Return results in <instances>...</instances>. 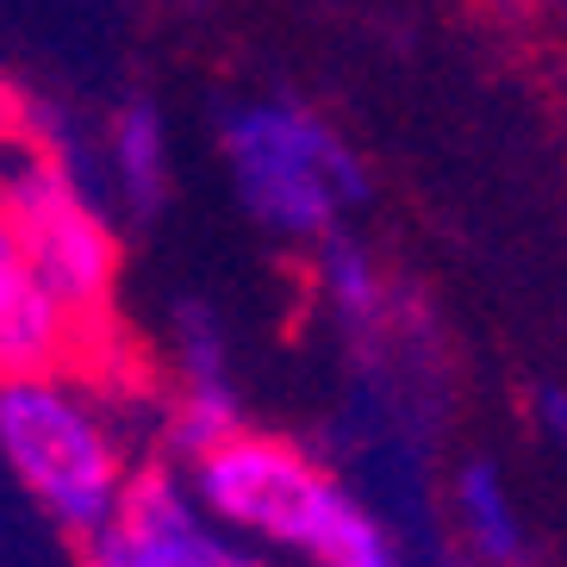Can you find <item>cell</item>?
Wrapping results in <instances>:
<instances>
[{"instance_id": "cell-9", "label": "cell", "mask_w": 567, "mask_h": 567, "mask_svg": "<svg viewBox=\"0 0 567 567\" xmlns=\"http://www.w3.org/2000/svg\"><path fill=\"white\" fill-rule=\"evenodd\" d=\"M318 275H324V300H331L337 318H343V331H355V337H381L386 331L393 300H386V281H381V268L368 262V250H355L350 237H324Z\"/></svg>"}, {"instance_id": "cell-3", "label": "cell", "mask_w": 567, "mask_h": 567, "mask_svg": "<svg viewBox=\"0 0 567 567\" xmlns=\"http://www.w3.org/2000/svg\"><path fill=\"white\" fill-rule=\"evenodd\" d=\"M218 144L231 156L237 200L275 237L324 244L337 237V213L368 200V175L355 151L293 101L231 106L218 125Z\"/></svg>"}, {"instance_id": "cell-10", "label": "cell", "mask_w": 567, "mask_h": 567, "mask_svg": "<svg viewBox=\"0 0 567 567\" xmlns=\"http://www.w3.org/2000/svg\"><path fill=\"white\" fill-rule=\"evenodd\" d=\"M237 431H244V405H237L231 374H218V381H182V393L168 405V450L182 455L187 467Z\"/></svg>"}, {"instance_id": "cell-1", "label": "cell", "mask_w": 567, "mask_h": 567, "mask_svg": "<svg viewBox=\"0 0 567 567\" xmlns=\"http://www.w3.org/2000/svg\"><path fill=\"white\" fill-rule=\"evenodd\" d=\"M200 505L237 530L262 555H300L318 567L324 555L350 536V524L368 512L331 467H318L300 443L268 431H237L218 450H206L187 467Z\"/></svg>"}, {"instance_id": "cell-4", "label": "cell", "mask_w": 567, "mask_h": 567, "mask_svg": "<svg viewBox=\"0 0 567 567\" xmlns=\"http://www.w3.org/2000/svg\"><path fill=\"white\" fill-rule=\"evenodd\" d=\"M0 200L19 225V244H25L38 287L69 312L82 343L94 331H106L118 300V237L101 218V206L75 187V168H63L56 156H44L38 144L19 137L13 151L0 156Z\"/></svg>"}, {"instance_id": "cell-5", "label": "cell", "mask_w": 567, "mask_h": 567, "mask_svg": "<svg viewBox=\"0 0 567 567\" xmlns=\"http://www.w3.org/2000/svg\"><path fill=\"white\" fill-rule=\"evenodd\" d=\"M82 567H268L237 530L200 505L194 481L137 467L106 524L82 536Z\"/></svg>"}, {"instance_id": "cell-13", "label": "cell", "mask_w": 567, "mask_h": 567, "mask_svg": "<svg viewBox=\"0 0 567 567\" xmlns=\"http://www.w3.org/2000/svg\"><path fill=\"white\" fill-rule=\"evenodd\" d=\"M530 412H536V431L549 436L555 450H567V386H543L530 400Z\"/></svg>"}, {"instance_id": "cell-2", "label": "cell", "mask_w": 567, "mask_h": 567, "mask_svg": "<svg viewBox=\"0 0 567 567\" xmlns=\"http://www.w3.org/2000/svg\"><path fill=\"white\" fill-rule=\"evenodd\" d=\"M0 455L13 467V481L75 543L113 517V505L125 499V481L137 474V467H125V450L101 417V405L69 374L0 381Z\"/></svg>"}, {"instance_id": "cell-11", "label": "cell", "mask_w": 567, "mask_h": 567, "mask_svg": "<svg viewBox=\"0 0 567 567\" xmlns=\"http://www.w3.org/2000/svg\"><path fill=\"white\" fill-rule=\"evenodd\" d=\"M175 368H182V381H218V374H231L225 331H218L200 306H182L175 312Z\"/></svg>"}, {"instance_id": "cell-14", "label": "cell", "mask_w": 567, "mask_h": 567, "mask_svg": "<svg viewBox=\"0 0 567 567\" xmlns=\"http://www.w3.org/2000/svg\"><path fill=\"white\" fill-rule=\"evenodd\" d=\"M19 137H25V113H19V101L7 94V87H0V156L13 151Z\"/></svg>"}, {"instance_id": "cell-6", "label": "cell", "mask_w": 567, "mask_h": 567, "mask_svg": "<svg viewBox=\"0 0 567 567\" xmlns=\"http://www.w3.org/2000/svg\"><path fill=\"white\" fill-rule=\"evenodd\" d=\"M82 350V331L69 312L38 287L19 225L0 200V381H25V374H63Z\"/></svg>"}, {"instance_id": "cell-12", "label": "cell", "mask_w": 567, "mask_h": 567, "mask_svg": "<svg viewBox=\"0 0 567 567\" xmlns=\"http://www.w3.org/2000/svg\"><path fill=\"white\" fill-rule=\"evenodd\" d=\"M318 567H405V555H400V543L386 536L381 517L362 512V517L350 524V536H343V543H337V549L324 555Z\"/></svg>"}, {"instance_id": "cell-15", "label": "cell", "mask_w": 567, "mask_h": 567, "mask_svg": "<svg viewBox=\"0 0 567 567\" xmlns=\"http://www.w3.org/2000/svg\"><path fill=\"white\" fill-rule=\"evenodd\" d=\"M462 567H486V561H474V555H467V561H462Z\"/></svg>"}, {"instance_id": "cell-7", "label": "cell", "mask_w": 567, "mask_h": 567, "mask_svg": "<svg viewBox=\"0 0 567 567\" xmlns=\"http://www.w3.org/2000/svg\"><path fill=\"white\" fill-rule=\"evenodd\" d=\"M455 530H462L467 555L486 567H524V555H530L512 486H505V474L486 455L455 467Z\"/></svg>"}, {"instance_id": "cell-8", "label": "cell", "mask_w": 567, "mask_h": 567, "mask_svg": "<svg viewBox=\"0 0 567 567\" xmlns=\"http://www.w3.org/2000/svg\"><path fill=\"white\" fill-rule=\"evenodd\" d=\"M113 182L137 218H151L168 200V151H163V118L151 101H132L113 113Z\"/></svg>"}]
</instances>
